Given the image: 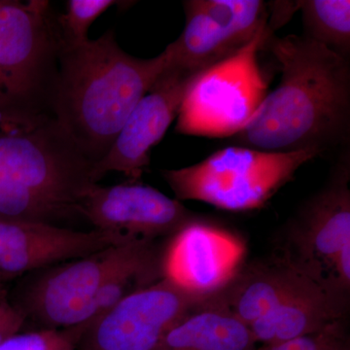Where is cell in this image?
Listing matches in <instances>:
<instances>
[{
  "label": "cell",
  "mask_w": 350,
  "mask_h": 350,
  "mask_svg": "<svg viewBox=\"0 0 350 350\" xmlns=\"http://www.w3.org/2000/svg\"><path fill=\"white\" fill-rule=\"evenodd\" d=\"M282 79L232 142L271 152L321 156L349 144L350 63L304 36L271 38Z\"/></svg>",
  "instance_id": "cell-1"
},
{
  "label": "cell",
  "mask_w": 350,
  "mask_h": 350,
  "mask_svg": "<svg viewBox=\"0 0 350 350\" xmlns=\"http://www.w3.org/2000/svg\"><path fill=\"white\" fill-rule=\"evenodd\" d=\"M165 64V51L151 59L131 56L120 47L113 29L78 45L59 40L53 113L92 165L111 149Z\"/></svg>",
  "instance_id": "cell-2"
},
{
  "label": "cell",
  "mask_w": 350,
  "mask_h": 350,
  "mask_svg": "<svg viewBox=\"0 0 350 350\" xmlns=\"http://www.w3.org/2000/svg\"><path fill=\"white\" fill-rule=\"evenodd\" d=\"M54 113L0 114V220L66 226L96 182Z\"/></svg>",
  "instance_id": "cell-3"
},
{
  "label": "cell",
  "mask_w": 350,
  "mask_h": 350,
  "mask_svg": "<svg viewBox=\"0 0 350 350\" xmlns=\"http://www.w3.org/2000/svg\"><path fill=\"white\" fill-rule=\"evenodd\" d=\"M310 150L271 152L232 145L190 167L162 170L176 200H197L228 211L261 208L292 181Z\"/></svg>",
  "instance_id": "cell-4"
},
{
  "label": "cell",
  "mask_w": 350,
  "mask_h": 350,
  "mask_svg": "<svg viewBox=\"0 0 350 350\" xmlns=\"http://www.w3.org/2000/svg\"><path fill=\"white\" fill-rule=\"evenodd\" d=\"M44 0H0V114L52 111L59 31Z\"/></svg>",
  "instance_id": "cell-5"
},
{
  "label": "cell",
  "mask_w": 350,
  "mask_h": 350,
  "mask_svg": "<svg viewBox=\"0 0 350 350\" xmlns=\"http://www.w3.org/2000/svg\"><path fill=\"white\" fill-rule=\"evenodd\" d=\"M116 244L25 275L13 308L36 329H68L91 319L94 303L113 273L149 243Z\"/></svg>",
  "instance_id": "cell-6"
},
{
  "label": "cell",
  "mask_w": 350,
  "mask_h": 350,
  "mask_svg": "<svg viewBox=\"0 0 350 350\" xmlns=\"http://www.w3.org/2000/svg\"><path fill=\"white\" fill-rule=\"evenodd\" d=\"M271 36L265 29L238 53L195 78L177 116V133L232 137L250 122L269 93L258 54Z\"/></svg>",
  "instance_id": "cell-7"
},
{
  "label": "cell",
  "mask_w": 350,
  "mask_h": 350,
  "mask_svg": "<svg viewBox=\"0 0 350 350\" xmlns=\"http://www.w3.org/2000/svg\"><path fill=\"white\" fill-rule=\"evenodd\" d=\"M211 295L165 276L85 325L78 350H155L167 332Z\"/></svg>",
  "instance_id": "cell-8"
},
{
  "label": "cell",
  "mask_w": 350,
  "mask_h": 350,
  "mask_svg": "<svg viewBox=\"0 0 350 350\" xmlns=\"http://www.w3.org/2000/svg\"><path fill=\"white\" fill-rule=\"evenodd\" d=\"M349 167V154L345 153L331 181L301 207L290 223L289 246L283 255L329 287L332 264L350 241Z\"/></svg>",
  "instance_id": "cell-9"
},
{
  "label": "cell",
  "mask_w": 350,
  "mask_h": 350,
  "mask_svg": "<svg viewBox=\"0 0 350 350\" xmlns=\"http://www.w3.org/2000/svg\"><path fill=\"white\" fill-rule=\"evenodd\" d=\"M82 215L98 231L125 241L172 238L200 220L180 200L139 183L103 187L94 184L82 202Z\"/></svg>",
  "instance_id": "cell-10"
},
{
  "label": "cell",
  "mask_w": 350,
  "mask_h": 350,
  "mask_svg": "<svg viewBox=\"0 0 350 350\" xmlns=\"http://www.w3.org/2000/svg\"><path fill=\"white\" fill-rule=\"evenodd\" d=\"M199 75L165 66L131 113L111 149L93 165L92 175L96 183L110 172H122L131 183L140 180L150 165L152 149L178 116L189 88Z\"/></svg>",
  "instance_id": "cell-11"
},
{
  "label": "cell",
  "mask_w": 350,
  "mask_h": 350,
  "mask_svg": "<svg viewBox=\"0 0 350 350\" xmlns=\"http://www.w3.org/2000/svg\"><path fill=\"white\" fill-rule=\"evenodd\" d=\"M124 243L128 241L96 229L0 220V275H25Z\"/></svg>",
  "instance_id": "cell-12"
},
{
  "label": "cell",
  "mask_w": 350,
  "mask_h": 350,
  "mask_svg": "<svg viewBox=\"0 0 350 350\" xmlns=\"http://www.w3.org/2000/svg\"><path fill=\"white\" fill-rule=\"evenodd\" d=\"M320 286L328 285L314 280L287 258L276 257L237 269L225 284L213 292L211 300L250 326L285 301Z\"/></svg>",
  "instance_id": "cell-13"
},
{
  "label": "cell",
  "mask_w": 350,
  "mask_h": 350,
  "mask_svg": "<svg viewBox=\"0 0 350 350\" xmlns=\"http://www.w3.org/2000/svg\"><path fill=\"white\" fill-rule=\"evenodd\" d=\"M239 245L202 220L172 237L165 254V275L189 289L211 294L236 271Z\"/></svg>",
  "instance_id": "cell-14"
},
{
  "label": "cell",
  "mask_w": 350,
  "mask_h": 350,
  "mask_svg": "<svg viewBox=\"0 0 350 350\" xmlns=\"http://www.w3.org/2000/svg\"><path fill=\"white\" fill-rule=\"evenodd\" d=\"M349 295L320 286L310 293L285 301L251 323L257 344H282L324 330L345 317Z\"/></svg>",
  "instance_id": "cell-15"
},
{
  "label": "cell",
  "mask_w": 350,
  "mask_h": 350,
  "mask_svg": "<svg viewBox=\"0 0 350 350\" xmlns=\"http://www.w3.org/2000/svg\"><path fill=\"white\" fill-rule=\"evenodd\" d=\"M211 297L175 324L155 350L256 349L250 327Z\"/></svg>",
  "instance_id": "cell-16"
},
{
  "label": "cell",
  "mask_w": 350,
  "mask_h": 350,
  "mask_svg": "<svg viewBox=\"0 0 350 350\" xmlns=\"http://www.w3.org/2000/svg\"><path fill=\"white\" fill-rule=\"evenodd\" d=\"M183 8V31L165 49L167 68L199 75L250 44L241 42L211 19L198 0L184 1Z\"/></svg>",
  "instance_id": "cell-17"
},
{
  "label": "cell",
  "mask_w": 350,
  "mask_h": 350,
  "mask_svg": "<svg viewBox=\"0 0 350 350\" xmlns=\"http://www.w3.org/2000/svg\"><path fill=\"white\" fill-rule=\"evenodd\" d=\"M304 36L321 44L336 54L349 59V0L300 1Z\"/></svg>",
  "instance_id": "cell-18"
},
{
  "label": "cell",
  "mask_w": 350,
  "mask_h": 350,
  "mask_svg": "<svg viewBox=\"0 0 350 350\" xmlns=\"http://www.w3.org/2000/svg\"><path fill=\"white\" fill-rule=\"evenodd\" d=\"M200 8L244 44L267 29L268 6L260 0H198Z\"/></svg>",
  "instance_id": "cell-19"
},
{
  "label": "cell",
  "mask_w": 350,
  "mask_h": 350,
  "mask_svg": "<svg viewBox=\"0 0 350 350\" xmlns=\"http://www.w3.org/2000/svg\"><path fill=\"white\" fill-rule=\"evenodd\" d=\"M114 0H68L66 13L57 16L59 40L64 45H78L87 41L94 21L110 7L122 5Z\"/></svg>",
  "instance_id": "cell-20"
},
{
  "label": "cell",
  "mask_w": 350,
  "mask_h": 350,
  "mask_svg": "<svg viewBox=\"0 0 350 350\" xmlns=\"http://www.w3.org/2000/svg\"><path fill=\"white\" fill-rule=\"evenodd\" d=\"M84 326L18 331L0 342V350H78Z\"/></svg>",
  "instance_id": "cell-21"
},
{
  "label": "cell",
  "mask_w": 350,
  "mask_h": 350,
  "mask_svg": "<svg viewBox=\"0 0 350 350\" xmlns=\"http://www.w3.org/2000/svg\"><path fill=\"white\" fill-rule=\"evenodd\" d=\"M347 347H349V342L342 320H340L319 333L282 344L262 345L255 350H345Z\"/></svg>",
  "instance_id": "cell-22"
},
{
  "label": "cell",
  "mask_w": 350,
  "mask_h": 350,
  "mask_svg": "<svg viewBox=\"0 0 350 350\" xmlns=\"http://www.w3.org/2000/svg\"><path fill=\"white\" fill-rule=\"evenodd\" d=\"M25 320L6 300H0V328L22 329Z\"/></svg>",
  "instance_id": "cell-23"
},
{
  "label": "cell",
  "mask_w": 350,
  "mask_h": 350,
  "mask_svg": "<svg viewBox=\"0 0 350 350\" xmlns=\"http://www.w3.org/2000/svg\"><path fill=\"white\" fill-rule=\"evenodd\" d=\"M20 330H22V329L0 328V342H1L4 338L8 337V336L12 335V334Z\"/></svg>",
  "instance_id": "cell-24"
},
{
  "label": "cell",
  "mask_w": 350,
  "mask_h": 350,
  "mask_svg": "<svg viewBox=\"0 0 350 350\" xmlns=\"http://www.w3.org/2000/svg\"><path fill=\"white\" fill-rule=\"evenodd\" d=\"M0 300H5V294H4L3 289H2L1 284H0Z\"/></svg>",
  "instance_id": "cell-25"
},
{
  "label": "cell",
  "mask_w": 350,
  "mask_h": 350,
  "mask_svg": "<svg viewBox=\"0 0 350 350\" xmlns=\"http://www.w3.org/2000/svg\"><path fill=\"white\" fill-rule=\"evenodd\" d=\"M345 350H349V347H347V349H345Z\"/></svg>",
  "instance_id": "cell-26"
}]
</instances>
